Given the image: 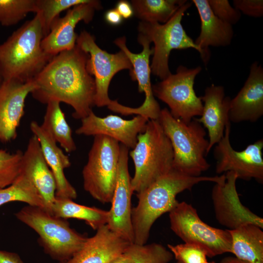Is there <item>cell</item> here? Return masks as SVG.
Returning a JSON list of instances; mask_svg holds the SVG:
<instances>
[{
  "instance_id": "44dd1931",
  "label": "cell",
  "mask_w": 263,
  "mask_h": 263,
  "mask_svg": "<svg viewBox=\"0 0 263 263\" xmlns=\"http://www.w3.org/2000/svg\"><path fill=\"white\" fill-rule=\"evenodd\" d=\"M130 244L105 225L88 238L72 258L58 263H110L123 254Z\"/></svg>"
},
{
  "instance_id": "f35d334b",
  "label": "cell",
  "mask_w": 263,
  "mask_h": 263,
  "mask_svg": "<svg viewBox=\"0 0 263 263\" xmlns=\"http://www.w3.org/2000/svg\"><path fill=\"white\" fill-rule=\"evenodd\" d=\"M106 21L112 25H118L122 21V17L115 9L108 10L105 13Z\"/></svg>"
},
{
  "instance_id": "30bf717a",
  "label": "cell",
  "mask_w": 263,
  "mask_h": 263,
  "mask_svg": "<svg viewBox=\"0 0 263 263\" xmlns=\"http://www.w3.org/2000/svg\"><path fill=\"white\" fill-rule=\"evenodd\" d=\"M202 69L201 66L188 68L180 65L175 74L152 85L154 96L168 106L175 118L189 122L202 115L203 102L194 90L195 79Z\"/></svg>"
},
{
  "instance_id": "f1b7e54d",
  "label": "cell",
  "mask_w": 263,
  "mask_h": 263,
  "mask_svg": "<svg viewBox=\"0 0 263 263\" xmlns=\"http://www.w3.org/2000/svg\"><path fill=\"white\" fill-rule=\"evenodd\" d=\"M15 201L26 203L44 209L43 200L31 181L21 175L10 186L0 188V207Z\"/></svg>"
},
{
  "instance_id": "8992f818",
  "label": "cell",
  "mask_w": 263,
  "mask_h": 263,
  "mask_svg": "<svg viewBox=\"0 0 263 263\" xmlns=\"http://www.w3.org/2000/svg\"><path fill=\"white\" fill-rule=\"evenodd\" d=\"M15 216L38 234L39 244L45 253L58 262L72 258L88 238L71 228L66 219L50 214L38 207L25 206Z\"/></svg>"
},
{
  "instance_id": "3957f363",
  "label": "cell",
  "mask_w": 263,
  "mask_h": 263,
  "mask_svg": "<svg viewBox=\"0 0 263 263\" xmlns=\"http://www.w3.org/2000/svg\"><path fill=\"white\" fill-rule=\"evenodd\" d=\"M44 34L36 13L0 44V77L21 82L33 80L53 57L42 49Z\"/></svg>"
},
{
  "instance_id": "52a82bcc",
  "label": "cell",
  "mask_w": 263,
  "mask_h": 263,
  "mask_svg": "<svg viewBox=\"0 0 263 263\" xmlns=\"http://www.w3.org/2000/svg\"><path fill=\"white\" fill-rule=\"evenodd\" d=\"M187 1L166 23L140 21L138 26V35L145 38L154 47L150 65L151 73L161 80L171 73L169 66L170 53L174 49L193 48L201 55L202 52L184 30L181 21L185 12L191 6Z\"/></svg>"
},
{
  "instance_id": "60d3db41",
  "label": "cell",
  "mask_w": 263,
  "mask_h": 263,
  "mask_svg": "<svg viewBox=\"0 0 263 263\" xmlns=\"http://www.w3.org/2000/svg\"><path fill=\"white\" fill-rule=\"evenodd\" d=\"M220 263H246L234 256H228L223 258Z\"/></svg>"
},
{
  "instance_id": "7402d4cb",
  "label": "cell",
  "mask_w": 263,
  "mask_h": 263,
  "mask_svg": "<svg viewBox=\"0 0 263 263\" xmlns=\"http://www.w3.org/2000/svg\"><path fill=\"white\" fill-rule=\"evenodd\" d=\"M200 97L204 103L203 112L200 117L196 119L208 132V154L222 138L225 126L230 122L228 113L231 98L225 95L224 87L214 84L207 87Z\"/></svg>"
},
{
  "instance_id": "9a60e30c",
  "label": "cell",
  "mask_w": 263,
  "mask_h": 263,
  "mask_svg": "<svg viewBox=\"0 0 263 263\" xmlns=\"http://www.w3.org/2000/svg\"><path fill=\"white\" fill-rule=\"evenodd\" d=\"M129 149L120 143L117 179L106 225L112 231L132 243L134 234L131 219V199L133 192L129 170Z\"/></svg>"
},
{
  "instance_id": "74e56055",
  "label": "cell",
  "mask_w": 263,
  "mask_h": 263,
  "mask_svg": "<svg viewBox=\"0 0 263 263\" xmlns=\"http://www.w3.org/2000/svg\"><path fill=\"white\" fill-rule=\"evenodd\" d=\"M0 263H24L19 256L14 252L0 250Z\"/></svg>"
},
{
  "instance_id": "603a6c76",
  "label": "cell",
  "mask_w": 263,
  "mask_h": 263,
  "mask_svg": "<svg viewBox=\"0 0 263 263\" xmlns=\"http://www.w3.org/2000/svg\"><path fill=\"white\" fill-rule=\"evenodd\" d=\"M30 128L38 139L45 160L55 178L56 197L76 199V191L67 179L64 172L65 169L71 166L69 157L58 147L49 133L38 122L32 121Z\"/></svg>"
},
{
  "instance_id": "8d00e7d4",
  "label": "cell",
  "mask_w": 263,
  "mask_h": 263,
  "mask_svg": "<svg viewBox=\"0 0 263 263\" xmlns=\"http://www.w3.org/2000/svg\"><path fill=\"white\" fill-rule=\"evenodd\" d=\"M122 18L129 19L133 15V10L131 3L125 0L119 1L115 8Z\"/></svg>"
},
{
  "instance_id": "7a4b0ae2",
  "label": "cell",
  "mask_w": 263,
  "mask_h": 263,
  "mask_svg": "<svg viewBox=\"0 0 263 263\" xmlns=\"http://www.w3.org/2000/svg\"><path fill=\"white\" fill-rule=\"evenodd\" d=\"M221 176L190 177L171 169L144 190L136 194L138 203L132 208L131 219L134 234L133 243L146 244L150 229L162 215L169 212L178 203L176 196L185 190H191L202 182L219 183L225 179Z\"/></svg>"
},
{
  "instance_id": "d590c367",
  "label": "cell",
  "mask_w": 263,
  "mask_h": 263,
  "mask_svg": "<svg viewBox=\"0 0 263 263\" xmlns=\"http://www.w3.org/2000/svg\"><path fill=\"white\" fill-rule=\"evenodd\" d=\"M233 7L241 13L253 18L263 16V0H234Z\"/></svg>"
},
{
  "instance_id": "5bb4252c",
  "label": "cell",
  "mask_w": 263,
  "mask_h": 263,
  "mask_svg": "<svg viewBox=\"0 0 263 263\" xmlns=\"http://www.w3.org/2000/svg\"><path fill=\"white\" fill-rule=\"evenodd\" d=\"M225 175V180L215 183L211 192L214 211L218 223L228 230L247 224H255L263 228V219L240 201L236 187L238 179L236 174L228 171Z\"/></svg>"
},
{
  "instance_id": "f546056e",
  "label": "cell",
  "mask_w": 263,
  "mask_h": 263,
  "mask_svg": "<svg viewBox=\"0 0 263 263\" xmlns=\"http://www.w3.org/2000/svg\"><path fill=\"white\" fill-rule=\"evenodd\" d=\"M132 263H169L173 258L172 253L158 243L138 244L131 243L124 252Z\"/></svg>"
},
{
  "instance_id": "9c48e42d",
  "label": "cell",
  "mask_w": 263,
  "mask_h": 263,
  "mask_svg": "<svg viewBox=\"0 0 263 263\" xmlns=\"http://www.w3.org/2000/svg\"><path fill=\"white\" fill-rule=\"evenodd\" d=\"M169 218L172 231L184 243L201 248L207 257L230 253L231 238L228 229L213 227L204 222L191 205L178 202L169 212Z\"/></svg>"
},
{
  "instance_id": "e575fe53",
  "label": "cell",
  "mask_w": 263,
  "mask_h": 263,
  "mask_svg": "<svg viewBox=\"0 0 263 263\" xmlns=\"http://www.w3.org/2000/svg\"><path fill=\"white\" fill-rule=\"evenodd\" d=\"M213 14L223 21L233 25L240 20L242 14L227 0H207Z\"/></svg>"
},
{
  "instance_id": "d6a6232c",
  "label": "cell",
  "mask_w": 263,
  "mask_h": 263,
  "mask_svg": "<svg viewBox=\"0 0 263 263\" xmlns=\"http://www.w3.org/2000/svg\"><path fill=\"white\" fill-rule=\"evenodd\" d=\"M23 152H10L0 149V188L13 184L21 173Z\"/></svg>"
},
{
  "instance_id": "2e32d148",
  "label": "cell",
  "mask_w": 263,
  "mask_h": 263,
  "mask_svg": "<svg viewBox=\"0 0 263 263\" xmlns=\"http://www.w3.org/2000/svg\"><path fill=\"white\" fill-rule=\"evenodd\" d=\"M101 8L100 1L89 0L71 8L64 16L56 19L49 33L41 41V47L45 53L53 57L74 48L77 37L75 32L77 23L81 21L89 23L92 20L95 10Z\"/></svg>"
},
{
  "instance_id": "ba28073f",
  "label": "cell",
  "mask_w": 263,
  "mask_h": 263,
  "mask_svg": "<svg viewBox=\"0 0 263 263\" xmlns=\"http://www.w3.org/2000/svg\"><path fill=\"white\" fill-rule=\"evenodd\" d=\"M120 143L103 135L94 136L88 160L82 170L83 188L94 199L112 201L117 176Z\"/></svg>"
},
{
  "instance_id": "ac0fdd59",
  "label": "cell",
  "mask_w": 263,
  "mask_h": 263,
  "mask_svg": "<svg viewBox=\"0 0 263 263\" xmlns=\"http://www.w3.org/2000/svg\"><path fill=\"white\" fill-rule=\"evenodd\" d=\"M35 88L33 80L27 82L2 80L0 84V142L7 143L16 138L24 113L26 98Z\"/></svg>"
},
{
  "instance_id": "b9f144b4",
  "label": "cell",
  "mask_w": 263,
  "mask_h": 263,
  "mask_svg": "<svg viewBox=\"0 0 263 263\" xmlns=\"http://www.w3.org/2000/svg\"><path fill=\"white\" fill-rule=\"evenodd\" d=\"M206 263H214V262H208V261Z\"/></svg>"
},
{
  "instance_id": "7bdbcfd3",
  "label": "cell",
  "mask_w": 263,
  "mask_h": 263,
  "mask_svg": "<svg viewBox=\"0 0 263 263\" xmlns=\"http://www.w3.org/2000/svg\"><path fill=\"white\" fill-rule=\"evenodd\" d=\"M1 81H2V79H1V78L0 77V84L1 82Z\"/></svg>"
},
{
  "instance_id": "5b68a950",
  "label": "cell",
  "mask_w": 263,
  "mask_h": 263,
  "mask_svg": "<svg viewBox=\"0 0 263 263\" xmlns=\"http://www.w3.org/2000/svg\"><path fill=\"white\" fill-rule=\"evenodd\" d=\"M129 152L134 166L131 178L133 192L146 189L172 169L173 151L170 141L157 120L149 119Z\"/></svg>"
},
{
  "instance_id": "ffe728a7",
  "label": "cell",
  "mask_w": 263,
  "mask_h": 263,
  "mask_svg": "<svg viewBox=\"0 0 263 263\" xmlns=\"http://www.w3.org/2000/svg\"><path fill=\"white\" fill-rule=\"evenodd\" d=\"M21 173L31 181L41 197L44 210L52 214L56 199V181L45 160L39 142L34 135L29 138L26 149L23 152Z\"/></svg>"
},
{
  "instance_id": "4dcf8cb0",
  "label": "cell",
  "mask_w": 263,
  "mask_h": 263,
  "mask_svg": "<svg viewBox=\"0 0 263 263\" xmlns=\"http://www.w3.org/2000/svg\"><path fill=\"white\" fill-rule=\"evenodd\" d=\"M89 0H35L36 13L39 15L44 37L50 32L53 21L63 11Z\"/></svg>"
},
{
  "instance_id": "d4e9b609",
  "label": "cell",
  "mask_w": 263,
  "mask_h": 263,
  "mask_svg": "<svg viewBox=\"0 0 263 263\" xmlns=\"http://www.w3.org/2000/svg\"><path fill=\"white\" fill-rule=\"evenodd\" d=\"M262 229L253 224L228 229L231 238L230 253L246 263H263Z\"/></svg>"
},
{
  "instance_id": "1f68e13d",
  "label": "cell",
  "mask_w": 263,
  "mask_h": 263,
  "mask_svg": "<svg viewBox=\"0 0 263 263\" xmlns=\"http://www.w3.org/2000/svg\"><path fill=\"white\" fill-rule=\"evenodd\" d=\"M30 12H36L35 0H0V24H17Z\"/></svg>"
},
{
  "instance_id": "d6986e66",
  "label": "cell",
  "mask_w": 263,
  "mask_h": 263,
  "mask_svg": "<svg viewBox=\"0 0 263 263\" xmlns=\"http://www.w3.org/2000/svg\"><path fill=\"white\" fill-rule=\"evenodd\" d=\"M263 115V68L257 61L250 68L244 86L230 102V122H254Z\"/></svg>"
},
{
  "instance_id": "ee69618b",
  "label": "cell",
  "mask_w": 263,
  "mask_h": 263,
  "mask_svg": "<svg viewBox=\"0 0 263 263\" xmlns=\"http://www.w3.org/2000/svg\"><path fill=\"white\" fill-rule=\"evenodd\" d=\"M176 263H181L180 262L177 261Z\"/></svg>"
},
{
  "instance_id": "83f0119b",
  "label": "cell",
  "mask_w": 263,
  "mask_h": 263,
  "mask_svg": "<svg viewBox=\"0 0 263 263\" xmlns=\"http://www.w3.org/2000/svg\"><path fill=\"white\" fill-rule=\"evenodd\" d=\"M187 0H132L133 15L141 21L164 24Z\"/></svg>"
},
{
  "instance_id": "cb8c5ba5",
  "label": "cell",
  "mask_w": 263,
  "mask_h": 263,
  "mask_svg": "<svg viewBox=\"0 0 263 263\" xmlns=\"http://www.w3.org/2000/svg\"><path fill=\"white\" fill-rule=\"evenodd\" d=\"M201 19V31L195 43L201 50V57L207 63L209 46L225 47L230 44L234 37L232 26L218 19L212 12L207 0H192Z\"/></svg>"
},
{
  "instance_id": "4fadbf2b",
  "label": "cell",
  "mask_w": 263,
  "mask_h": 263,
  "mask_svg": "<svg viewBox=\"0 0 263 263\" xmlns=\"http://www.w3.org/2000/svg\"><path fill=\"white\" fill-rule=\"evenodd\" d=\"M137 40L143 47L142 51L138 54H134L129 50L126 44L125 37L118 38L114 41L115 44L129 59L132 65L130 76L133 80L137 81L139 92H143L145 95L144 101L141 106L137 108L124 106L121 114L140 115L149 119L157 120L161 109L152 93L150 64V57L153 55V49L150 48V43L144 37L138 35Z\"/></svg>"
},
{
  "instance_id": "836d02e7",
  "label": "cell",
  "mask_w": 263,
  "mask_h": 263,
  "mask_svg": "<svg viewBox=\"0 0 263 263\" xmlns=\"http://www.w3.org/2000/svg\"><path fill=\"white\" fill-rule=\"evenodd\" d=\"M168 248L176 260L181 263H206L207 256L199 247L184 243L176 245L168 244Z\"/></svg>"
},
{
  "instance_id": "4316f807",
  "label": "cell",
  "mask_w": 263,
  "mask_h": 263,
  "mask_svg": "<svg viewBox=\"0 0 263 263\" xmlns=\"http://www.w3.org/2000/svg\"><path fill=\"white\" fill-rule=\"evenodd\" d=\"M60 103L53 101L46 104L43 121L40 125L66 152H72L76 150V147Z\"/></svg>"
},
{
  "instance_id": "7c38bea8",
  "label": "cell",
  "mask_w": 263,
  "mask_h": 263,
  "mask_svg": "<svg viewBox=\"0 0 263 263\" xmlns=\"http://www.w3.org/2000/svg\"><path fill=\"white\" fill-rule=\"evenodd\" d=\"M231 122L225 126L224 134L216 144L213 155L216 160V172L218 174L232 171L238 179H254L263 182V139L248 145L240 151L234 150L230 143Z\"/></svg>"
},
{
  "instance_id": "8fae6325",
  "label": "cell",
  "mask_w": 263,
  "mask_h": 263,
  "mask_svg": "<svg viewBox=\"0 0 263 263\" xmlns=\"http://www.w3.org/2000/svg\"><path fill=\"white\" fill-rule=\"evenodd\" d=\"M76 44L89 55L86 68L95 82L94 106L108 108L114 101L108 94L110 82L118 72L125 69L132 71L129 59L121 50L115 54L102 50L95 43L94 37L85 30L77 35Z\"/></svg>"
},
{
  "instance_id": "e0dca14e",
  "label": "cell",
  "mask_w": 263,
  "mask_h": 263,
  "mask_svg": "<svg viewBox=\"0 0 263 263\" xmlns=\"http://www.w3.org/2000/svg\"><path fill=\"white\" fill-rule=\"evenodd\" d=\"M149 120L140 115L131 120L113 114L100 117L92 111L81 120V124L75 132L85 136L106 135L132 149L137 143L138 135L144 132Z\"/></svg>"
},
{
  "instance_id": "ab89813d",
  "label": "cell",
  "mask_w": 263,
  "mask_h": 263,
  "mask_svg": "<svg viewBox=\"0 0 263 263\" xmlns=\"http://www.w3.org/2000/svg\"><path fill=\"white\" fill-rule=\"evenodd\" d=\"M110 263H132V262L130 258L123 253Z\"/></svg>"
},
{
  "instance_id": "277c9868",
  "label": "cell",
  "mask_w": 263,
  "mask_h": 263,
  "mask_svg": "<svg viewBox=\"0 0 263 263\" xmlns=\"http://www.w3.org/2000/svg\"><path fill=\"white\" fill-rule=\"evenodd\" d=\"M157 120L172 147V169L186 176L198 177L209 169L210 165L206 158L208 140L206 138L205 128L196 118L185 122L164 108Z\"/></svg>"
},
{
  "instance_id": "484cf974",
  "label": "cell",
  "mask_w": 263,
  "mask_h": 263,
  "mask_svg": "<svg viewBox=\"0 0 263 263\" xmlns=\"http://www.w3.org/2000/svg\"><path fill=\"white\" fill-rule=\"evenodd\" d=\"M52 215L62 219H77L84 220L94 230L106 225L108 210L95 207L78 204L73 200L56 197L52 208Z\"/></svg>"
},
{
  "instance_id": "6da1fadb",
  "label": "cell",
  "mask_w": 263,
  "mask_h": 263,
  "mask_svg": "<svg viewBox=\"0 0 263 263\" xmlns=\"http://www.w3.org/2000/svg\"><path fill=\"white\" fill-rule=\"evenodd\" d=\"M88 57L76 44L54 56L33 79L36 88L32 96L44 104L55 101L71 106L76 119L88 116L93 111L95 94L94 78L86 68Z\"/></svg>"
}]
</instances>
